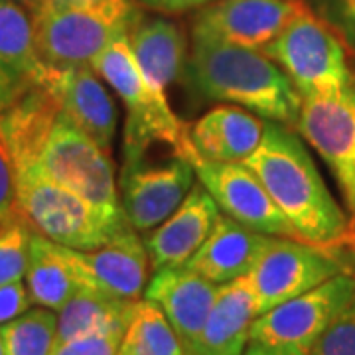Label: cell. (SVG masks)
I'll return each mask as SVG.
<instances>
[{"label":"cell","mask_w":355,"mask_h":355,"mask_svg":"<svg viewBox=\"0 0 355 355\" xmlns=\"http://www.w3.org/2000/svg\"><path fill=\"white\" fill-rule=\"evenodd\" d=\"M270 237L219 214L211 233L186 266L216 284H225L253 270Z\"/></svg>","instance_id":"d6986e66"},{"label":"cell","mask_w":355,"mask_h":355,"mask_svg":"<svg viewBox=\"0 0 355 355\" xmlns=\"http://www.w3.org/2000/svg\"><path fill=\"white\" fill-rule=\"evenodd\" d=\"M241 355H288L286 352H282L279 347L266 345L261 342H249V345L245 347V352Z\"/></svg>","instance_id":"d590c367"},{"label":"cell","mask_w":355,"mask_h":355,"mask_svg":"<svg viewBox=\"0 0 355 355\" xmlns=\"http://www.w3.org/2000/svg\"><path fill=\"white\" fill-rule=\"evenodd\" d=\"M32 227L22 216L0 223V286L22 280L28 268Z\"/></svg>","instance_id":"83f0119b"},{"label":"cell","mask_w":355,"mask_h":355,"mask_svg":"<svg viewBox=\"0 0 355 355\" xmlns=\"http://www.w3.org/2000/svg\"><path fill=\"white\" fill-rule=\"evenodd\" d=\"M340 272H349L340 249H326L288 237H270L247 279L253 286L261 316Z\"/></svg>","instance_id":"ba28073f"},{"label":"cell","mask_w":355,"mask_h":355,"mask_svg":"<svg viewBox=\"0 0 355 355\" xmlns=\"http://www.w3.org/2000/svg\"><path fill=\"white\" fill-rule=\"evenodd\" d=\"M44 87L58 99L62 113L107 153L116 132V107L103 79L93 67H51L46 65Z\"/></svg>","instance_id":"2e32d148"},{"label":"cell","mask_w":355,"mask_h":355,"mask_svg":"<svg viewBox=\"0 0 355 355\" xmlns=\"http://www.w3.org/2000/svg\"><path fill=\"white\" fill-rule=\"evenodd\" d=\"M32 298L22 280H14L0 286V326L12 322L14 318L22 316L30 310Z\"/></svg>","instance_id":"1f68e13d"},{"label":"cell","mask_w":355,"mask_h":355,"mask_svg":"<svg viewBox=\"0 0 355 355\" xmlns=\"http://www.w3.org/2000/svg\"><path fill=\"white\" fill-rule=\"evenodd\" d=\"M265 119L237 105H217L190 128V139L203 158L243 164L253 156L265 135Z\"/></svg>","instance_id":"ffe728a7"},{"label":"cell","mask_w":355,"mask_h":355,"mask_svg":"<svg viewBox=\"0 0 355 355\" xmlns=\"http://www.w3.org/2000/svg\"><path fill=\"white\" fill-rule=\"evenodd\" d=\"M20 2H22V4H26V6H28V4H30L32 0H20Z\"/></svg>","instance_id":"f35d334b"},{"label":"cell","mask_w":355,"mask_h":355,"mask_svg":"<svg viewBox=\"0 0 355 355\" xmlns=\"http://www.w3.org/2000/svg\"><path fill=\"white\" fill-rule=\"evenodd\" d=\"M188 76L198 93L294 128L302 95L263 51L233 46L200 28L191 32Z\"/></svg>","instance_id":"7a4b0ae2"},{"label":"cell","mask_w":355,"mask_h":355,"mask_svg":"<svg viewBox=\"0 0 355 355\" xmlns=\"http://www.w3.org/2000/svg\"><path fill=\"white\" fill-rule=\"evenodd\" d=\"M127 34L111 42L91 62L93 71L109 83L127 109L123 160L146 154L153 142L168 144L176 154L186 156L193 146L190 130L172 111L164 89L154 85L140 69Z\"/></svg>","instance_id":"3957f363"},{"label":"cell","mask_w":355,"mask_h":355,"mask_svg":"<svg viewBox=\"0 0 355 355\" xmlns=\"http://www.w3.org/2000/svg\"><path fill=\"white\" fill-rule=\"evenodd\" d=\"M219 207L202 182H196L186 200L144 237V247L150 259V268L182 266L203 245L216 225Z\"/></svg>","instance_id":"e0dca14e"},{"label":"cell","mask_w":355,"mask_h":355,"mask_svg":"<svg viewBox=\"0 0 355 355\" xmlns=\"http://www.w3.org/2000/svg\"><path fill=\"white\" fill-rule=\"evenodd\" d=\"M302 6V0H216L198 12L193 28L233 46L263 51Z\"/></svg>","instance_id":"5bb4252c"},{"label":"cell","mask_w":355,"mask_h":355,"mask_svg":"<svg viewBox=\"0 0 355 355\" xmlns=\"http://www.w3.org/2000/svg\"><path fill=\"white\" fill-rule=\"evenodd\" d=\"M46 73L28 6L0 0V113L38 87Z\"/></svg>","instance_id":"ac0fdd59"},{"label":"cell","mask_w":355,"mask_h":355,"mask_svg":"<svg viewBox=\"0 0 355 355\" xmlns=\"http://www.w3.org/2000/svg\"><path fill=\"white\" fill-rule=\"evenodd\" d=\"M263 53L288 76L302 97L338 93L355 79L342 38L306 4Z\"/></svg>","instance_id":"8992f818"},{"label":"cell","mask_w":355,"mask_h":355,"mask_svg":"<svg viewBox=\"0 0 355 355\" xmlns=\"http://www.w3.org/2000/svg\"><path fill=\"white\" fill-rule=\"evenodd\" d=\"M340 249H345L347 253L355 259V219H349L345 233H343L342 241H340Z\"/></svg>","instance_id":"8d00e7d4"},{"label":"cell","mask_w":355,"mask_h":355,"mask_svg":"<svg viewBox=\"0 0 355 355\" xmlns=\"http://www.w3.org/2000/svg\"><path fill=\"white\" fill-rule=\"evenodd\" d=\"M193 184V166L176 153L164 162H148L146 154L123 160L119 202L125 221L139 233L150 231L176 211Z\"/></svg>","instance_id":"30bf717a"},{"label":"cell","mask_w":355,"mask_h":355,"mask_svg":"<svg viewBox=\"0 0 355 355\" xmlns=\"http://www.w3.org/2000/svg\"><path fill=\"white\" fill-rule=\"evenodd\" d=\"M184 158L190 160L198 182H202L203 188L216 200L221 214L259 233L302 241L261 180L247 166L207 160L196 150V146H191Z\"/></svg>","instance_id":"7c38bea8"},{"label":"cell","mask_w":355,"mask_h":355,"mask_svg":"<svg viewBox=\"0 0 355 355\" xmlns=\"http://www.w3.org/2000/svg\"><path fill=\"white\" fill-rule=\"evenodd\" d=\"M24 277L32 304L50 308L53 312H60L65 302L81 288L71 266L65 261L62 247L34 229Z\"/></svg>","instance_id":"cb8c5ba5"},{"label":"cell","mask_w":355,"mask_h":355,"mask_svg":"<svg viewBox=\"0 0 355 355\" xmlns=\"http://www.w3.org/2000/svg\"><path fill=\"white\" fill-rule=\"evenodd\" d=\"M95 0H32L28 4V10L34 8H71V6H83V4H91Z\"/></svg>","instance_id":"e575fe53"},{"label":"cell","mask_w":355,"mask_h":355,"mask_svg":"<svg viewBox=\"0 0 355 355\" xmlns=\"http://www.w3.org/2000/svg\"><path fill=\"white\" fill-rule=\"evenodd\" d=\"M322 8L328 14L326 22L355 40V0H322Z\"/></svg>","instance_id":"d6a6232c"},{"label":"cell","mask_w":355,"mask_h":355,"mask_svg":"<svg viewBox=\"0 0 355 355\" xmlns=\"http://www.w3.org/2000/svg\"><path fill=\"white\" fill-rule=\"evenodd\" d=\"M308 355H355V296L318 338Z\"/></svg>","instance_id":"f1b7e54d"},{"label":"cell","mask_w":355,"mask_h":355,"mask_svg":"<svg viewBox=\"0 0 355 355\" xmlns=\"http://www.w3.org/2000/svg\"><path fill=\"white\" fill-rule=\"evenodd\" d=\"M0 355H4V342H2V334H0Z\"/></svg>","instance_id":"74e56055"},{"label":"cell","mask_w":355,"mask_h":355,"mask_svg":"<svg viewBox=\"0 0 355 355\" xmlns=\"http://www.w3.org/2000/svg\"><path fill=\"white\" fill-rule=\"evenodd\" d=\"M4 355H50L58 338V316L50 308H32L0 326Z\"/></svg>","instance_id":"4316f807"},{"label":"cell","mask_w":355,"mask_h":355,"mask_svg":"<svg viewBox=\"0 0 355 355\" xmlns=\"http://www.w3.org/2000/svg\"><path fill=\"white\" fill-rule=\"evenodd\" d=\"M349 214H352V219H355V207L352 209V211H349Z\"/></svg>","instance_id":"ab89813d"},{"label":"cell","mask_w":355,"mask_h":355,"mask_svg":"<svg viewBox=\"0 0 355 355\" xmlns=\"http://www.w3.org/2000/svg\"><path fill=\"white\" fill-rule=\"evenodd\" d=\"M294 130L330 166L352 211L355 207V79L338 93L302 97Z\"/></svg>","instance_id":"8fae6325"},{"label":"cell","mask_w":355,"mask_h":355,"mask_svg":"<svg viewBox=\"0 0 355 355\" xmlns=\"http://www.w3.org/2000/svg\"><path fill=\"white\" fill-rule=\"evenodd\" d=\"M116 355H188L162 310L139 300Z\"/></svg>","instance_id":"484cf974"},{"label":"cell","mask_w":355,"mask_h":355,"mask_svg":"<svg viewBox=\"0 0 355 355\" xmlns=\"http://www.w3.org/2000/svg\"><path fill=\"white\" fill-rule=\"evenodd\" d=\"M16 198L20 216L36 233L79 251L99 249L128 225L55 184L36 164L16 168Z\"/></svg>","instance_id":"277c9868"},{"label":"cell","mask_w":355,"mask_h":355,"mask_svg":"<svg viewBox=\"0 0 355 355\" xmlns=\"http://www.w3.org/2000/svg\"><path fill=\"white\" fill-rule=\"evenodd\" d=\"M243 164L261 180L302 241L340 249L349 219L334 200L294 128L266 121L259 148Z\"/></svg>","instance_id":"6da1fadb"},{"label":"cell","mask_w":355,"mask_h":355,"mask_svg":"<svg viewBox=\"0 0 355 355\" xmlns=\"http://www.w3.org/2000/svg\"><path fill=\"white\" fill-rule=\"evenodd\" d=\"M62 247L81 288L123 300H140L148 282L150 259L139 231L127 225L99 249L79 251Z\"/></svg>","instance_id":"4fadbf2b"},{"label":"cell","mask_w":355,"mask_h":355,"mask_svg":"<svg viewBox=\"0 0 355 355\" xmlns=\"http://www.w3.org/2000/svg\"><path fill=\"white\" fill-rule=\"evenodd\" d=\"M140 4L158 10L164 14H180L188 12V10H196V8H203L216 0H139Z\"/></svg>","instance_id":"836d02e7"},{"label":"cell","mask_w":355,"mask_h":355,"mask_svg":"<svg viewBox=\"0 0 355 355\" xmlns=\"http://www.w3.org/2000/svg\"><path fill=\"white\" fill-rule=\"evenodd\" d=\"M20 217L16 198V168L12 154L0 130V223Z\"/></svg>","instance_id":"4dcf8cb0"},{"label":"cell","mask_w":355,"mask_h":355,"mask_svg":"<svg viewBox=\"0 0 355 355\" xmlns=\"http://www.w3.org/2000/svg\"><path fill=\"white\" fill-rule=\"evenodd\" d=\"M36 166L105 216L125 219L119 202V180L109 154L64 113L55 116Z\"/></svg>","instance_id":"52a82bcc"},{"label":"cell","mask_w":355,"mask_h":355,"mask_svg":"<svg viewBox=\"0 0 355 355\" xmlns=\"http://www.w3.org/2000/svg\"><path fill=\"white\" fill-rule=\"evenodd\" d=\"M217 292L219 284L182 265L154 270L142 296L162 310L186 354L193 355Z\"/></svg>","instance_id":"9a60e30c"},{"label":"cell","mask_w":355,"mask_h":355,"mask_svg":"<svg viewBox=\"0 0 355 355\" xmlns=\"http://www.w3.org/2000/svg\"><path fill=\"white\" fill-rule=\"evenodd\" d=\"M127 330H107L55 342L50 355H116Z\"/></svg>","instance_id":"f546056e"},{"label":"cell","mask_w":355,"mask_h":355,"mask_svg":"<svg viewBox=\"0 0 355 355\" xmlns=\"http://www.w3.org/2000/svg\"><path fill=\"white\" fill-rule=\"evenodd\" d=\"M137 304L139 300H123L103 292L79 288L58 314L55 342L95 331L127 330Z\"/></svg>","instance_id":"d4e9b609"},{"label":"cell","mask_w":355,"mask_h":355,"mask_svg":"<svg viewBox=\"0 0 355 355\" xmlns=\"http://www.w3.org/2000/svg\"><path fill=\"white\" fill-rule=\"evenodd\" d=\"M60 113V103L44 85L28 91L22 99L0 113V130L12 154L14 168L36 164L46 137Z\"/></svg>","instance_id":"603a6c76"},{"label":"cell","mask_w":355,"mask_h":355,"mask_svg":"<svg viewBox=\"0 0 355 355\" xmlns=\"http://www.w3.org/2000/svg\"><path fill=\"white\" fill-rule=\"evenodd\" d=\"M355 296V275L340 272L320 286L266 310L251 326V342L279 347L288 355H308Z\"/></svg>","instance_id":"9c48e42d"},{"label":"cell","mask_w":355,"mask_h":355,"mask_svg":"<svg viewBox=\"0 0 355 355\" xmlns=\"http://www.w3.org/2000/svg\"><path fill=\"white\" fill-rule=\"evenodd\" d=\"M257 318V298L247 277L219 284L193 355H241Z\"/></svg>","instance_id":"44dd1931"},{"label":"cell","mask_w":355,"mask_h":355,"mask_svg":"<svg viewBox=\"0 0 355 355\" xmlns=\"http://www.w3.org/2000/svg\"><path fill=\"white\" fill-rule=\"evenodd\" d=\"M130 51L144 76L160 89H168L188 69V42L184 30L168 18L137 14L128 28Z\"/></svg>","instance_id":"7402d4cb"},{"label":"cell","mask_w":355,"mask_h":355,"mask_svg":"<svg viewBox=\"0 0 355 355\" xmlns=\"http://www.w3.org/2000/svg\"><path fill=\"white\" fill-rule=\"evenodd\" d=\"M40 58L51 67H91L111 42L127 34L139 14L135 0H95L71 8H34Z\"/></svg>","instance_id":"5b68a950"}]
</instances>
